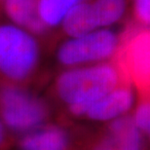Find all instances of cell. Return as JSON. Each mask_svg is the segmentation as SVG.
<instances>
[{
  "label": "cell",
  "mask_w": 150,
  "mask_h": 150,
  "mask_svg": "<svg viewBox=\"0 0 150 150\" xmlns=\"http://www.w3.org/2000/svg\"><path fill=\"white\" fill-rule=\"evenodd\" d=\"M127 80L112 61L62 69L51 86L50 100L59 119L74 122L89 105Z\"/></svg>",
  "instance_id": "obj_1"
},
{
  "label": "cell",
  "mask_w": 150,
  "mask_h": 150,
  "mask_svg": "<svg viewBox=\"0 0 150 150\" xmlns=\"http://www.w3.org/2000/svg\"><path fill=\"white\" fill-rule=\"evenodd\" d=\"M58 118L50 100L22 85H0V120L12 136L19 137Z\"/></svg>",
  "instance_id": "obj_2"
},
{
  "label": "cell",
  "mask_w": 150,
  "mask_h": 150,
  "mask_svg": "<svg viewBox=\"0 0 150 150\" xmlns=\"http://www.w3.org/2000/svg\"><path fill=\"white\" fill-rule=\"evenodd\" d=\"M37 35L11 22L0 23V76L4 82L23 85L41 62Z\"/></svg>",
  "instance_id": "obj_3"
},
{
  "label": "cell",
  "mask_w": 150,
  "mask_h": 150,
  "mask_svg": "<svg viewBox=\"0 0 150 150\" xmlns=\"http://www.w3.org/2000/svg\"><path fill=\"white\" fill-rule=\"evenodd\" d=\"M122 41V33L100 28L81 36L67 37L58 45L56 62L62 69L112 61Z\"/></svg>",
  "instance_id": "obj_4"
},
{
  "label": "cell",
  "mask_w": 150,
  "mask_h": 150,
  "mask_svg": "<svg viewBox=\"0 0 150 150\" xmlns=\"http://www.w3.org/2000/svg\"><path fill=\"white\" fill-rule=\"evenodd\" d=\"M137 98H150V28L131 25L122 33L115 58Z\"/></svg>",
  "instance_id": "obj_5"
},
{
  "label": "cell",
  "mask_w": 150,
  "mask_h": 150,
  "mask_svg": "<svg viewBox=\"0 0 150 150\" xmlns=\"http://www.w3.org/2000/svg\"><path fill=\"white\" fill-rule=\"evenodd\" d=\"M77 125L81 150H150L132 114L100 126Z\"/></svg>",
  "instance_id": "obj_6"
},
{
  "label": "cell",
  "mask_w": 150,
  "mask_h": 150,
  "mask_svg": "<svg viewBox=\"0 0 150 150\" xmlns=\"http://www.w3.org/2000/svg\"><path fill=\"white\" fill-rule=\"evenodd\" d=\"M137 94L128 80L89 105L75 120V124L100 126L132 114Z\"/></svg>",
  "instance_id": "obj_7"
},
{
  "label": "cell",
  "mask_w": 150,
  "mask_h": 150,
  "mask_svg": "<svg viewBox=\"0 0 150 150\" xmlns=\"http://www.w3.org/2000/svg\"><path fill=\"white\" fill-rule=\"evenodd\" d=\"M17 150H81L78 125L56 119L18 137Z\"/></svg>",
  "instance_id": "obj_8"
},
{
  "label": "cell",
  "mask_w": 150,
  "mask_h": 150,
  "mask_svg": "<svg viewBox=\"0 0 150 150\" xmlns=\"http://www.w3.org/2000/svg\"><path fill=\"white\" fill-rule=\"evenodd\" d=\"M9 22L35 35L46 33L48 29L39 17L38 0H0Z\"/></svg>",
  "instance_id": "obj_9"
},
{
  "label": "cell",
  "mask_w": 150,
  "mask_h": 150,
  "mask_svg": "<svg viewBox=\"0 0 150 150\" xmlns=\"http://www.w3.org/2000/svg\"><path fill=\"white\" fill-rule=\"evenodd\" d=\"M67 37L81 36L97 30L90 0L78 3L67 14L59 25Z\"/></svg>",
  "instance_id": "obj_10"
},
{
  "label": "cell",
  "mask_w": 150,
  "mask_h": 150,
  "mask_svg": "<svg viewBox=\"0 0 150 150\" xmlns=\"http://www.w3.org/2000/svg\"><path fill=\"white\" fill-rule=\"evenodd\" d=\"M92 12L98 29L109 28L127 17L128 0H91Z\"/></svg>",
  "instance_id": "obj_11"
},
{
  "label": "cell",
  "mask_w": 150,
  "mask_h": 150,
  "mask_svg": "<svg viewBox=\"0 0 150 150\" xmlns=\"http://www.w3.org/2000/svg\"><path fill=\"white\" fill-rule=\"evenodd\" d=\"M84 0H38L39 17L49 30L61 25L67 14Z\"/></svg>",
  "instance_id": "obj_12"
},
{
  "label": "cell",
  "mask_w": 150,
  "mask_h": 150,
  "mask_svg": "<svg viewBox=\"0 0 150 150\" xmlns=\"http://www.w3.org/2000/svg\"><path fill=\"white\" fill-rule=\"evenodd\" d=\"M132 117L140 133L150 143V98H137Z\"/></svg>",
  "instance_id": "obj_13"
},
{
  "label": "cell",
  "mask_w": 150,
  "mask_h": 150,
  "mask_svg": "<svg viewBox=\"0 0 150 150\" xmlns=\"http://www.w3.org/2000/svg\"><path fill=\"white\" fill-rule=\"evenodd\" d=\"M132 25L150 28V0H132Z\"/></svg>",
  "instance_id": "obj_14"
},
{
  "label": "cell",
  "mask_w": 150,
  "mask_h": 150,
  "mask_svg": "<svg viewBox=\"0 0 150 150\" xmlns=\"http://www.w3.org/2000/svg\"><path fill=\"white\" fill-rule=\"evenodd\" d=\"M14 143L13 136L9 133L0 120V150H9Z\"/></svg>",
  "instance_id": "obj_15"
}]
</instances>
